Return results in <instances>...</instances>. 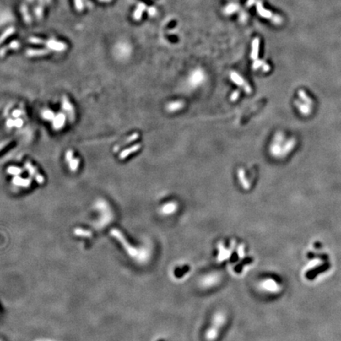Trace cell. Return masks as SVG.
I'll return each mask as SVG.
<instances>
[{
  "mask_svg": "<svg viewBox=\"0 0 341 341\" xmlns=\"http://www.w3.org/2000/svg\"><path fill=\"white\" fill-rule=\"evenodd\" d=\"M256 7H257V14H258L262 18L270 20L272 22H273L276 24H279L282 23V18H281L280 16H279V15L274 14L272 11L265 9L261 1H257V2L256 3Z\"/></svg>",
  "mask_w": 341,
  "mask_h": 341,
  "instance_id": "2",
  "label": "cell"
},
{
  "mask_svg": "<svg viewBox=\"0 0 341 341\" xmlns=\"http://www.w3.org/2000/svg\"><path fill=\"white\" fill-rule=\"evenodd\" d=\"M52 121H53L52 122L53 128L56 130H61L65 124L66 116L63 113H59Z\"/></svg>",
  "mask_w": 341,
  "mask_h": 341,
  "instance_id": "8",
  "label": "cell"
},
{
  "mask_svg": "<svg viewBox=\"0 0 341 341\" xmlns=\"http://www.w3.org/2000/svg\"><path fill=\"white\" fill-rule=\"evenodd\" d=\"M259 47H260V39L255 38L252 42V51L250 57L253 60H257L259 53Z\"/></svg>",
  "mask_w": 341,
  "mask_h": 341,
  "instance_id": "10",
  "label": "cell"
},
{
  "mask_svg": "<svg viewBox=\"0 0 341 341\" xmlns=\"http://www.w3.org/2000/svg\"><path fill=\"white\" fill-rule=\"evenodd\" d=\"M238 178H239V180L240 182L241 185L243 187L245 190H248L250 187V184L249 183L248 180H247L246 177L245 170L242 168H239L238 170Z\"/></svg>",
  "mask_w": 341,
  "mask_h": 341,
  "instance_id": "11",
  "label": "cell"
},
{
  "mask_svg": "<svg viewBox=\"0 0 341 341\" xmlns=\"http://www.w3.org/2000/svg\"><path fill=\"white\" fill-rule=\"evenodd\" d=\"M24 167H25V168L27 169V170L29 171L30 176H31L32 177H33V179H34L35 180L38 182V183H40V184L44 183V181H45L44 176H43L39 172V171H38L37 169L36 168V167H34V166L33 165V164H31L30 162L27 161V162L24 164Z\"/></svg>",
  "mask_w": 341,
  "mask_h": 341,
  "instance_id": "4",
  "label": "cell"
},
{
  "mask_svg": "<svg viewBox=\"0 0 341 341\" xmlns=\"http://www.w3.org/2000/svg\"><path fill=\"white\" fill-rule=\"evenodd\" d=\"M7 172H8L9 174L12 175V176H16L21 175V173L23 172V170L22 169L20 168V167H14V166H10V167H9L8 169H7Z\"/></svg>",
  "mask_w": 341,
  "mask_h": 341,
  "instance_id": "19",
  "label": "cell"
},
{
  "mask_svg": "<svg viewBox=\"0 0 341 341\" xmlns=\"http://www.w3.org/2000/svg\"><path fill=\"white\" fill-rule=\"evenodd\" d=\"M184 106V103L182 101H176V102L170 103L167 105V110L169 112H174L182 109Z\"/></svg>",
  "mask_w": 341,
  "mask_h": 341,
  "instance_id": "15",
  "label": "cell"
},
{
  "mask_svg": "<svg viewBox=\"0 0 341 341\" xmlns=\"http://www.w3.org/2000/svg\"><path fill=\"white\" fill-rule=\"evenodd\" d=\"M7 125L8 127H21L23 125V121L21 119H17L15 120H12V119H8V121L7 122Z\"/></svg>",
  "mask_w": 341,
  "mask_h": 341,
  "instance_id": "18",
  "label": "cell"
},
{
  "mask_svg": "<svg viewBox=\"0 0 341 341\" xmlns=\"http://www.w3.org/2000/svg\"><path fill=\"white\" fill-rule=\"evenodd\" d=\"M138 137H139V134H138V133H133V134L130 135V137H128L127 139L124 140L123 141H122L121 143H119V145H116V146L115 147V149H114V150H115V151H118V150L120 149L121 148L126 146V145H128L129 143H130V142H132V141H135V140L138 139Z\"/></svg>",
  "mask_w": 341,
  "mask_h": 341,
  "instance_id": "13",
  "label": "cell"
},
{
  "mask_svg": "<svg viewBox=\"0 0 341 341\" xmlns=\"http://www.w3.org/2000/svg\"><path fill=\"white\" fill-rule=\"evenodd\" d=\"M12 115H13V116H14V117H18V116L21 115V111H18V110H15L13 112V114H12Z\"/></svg>",
  "mask_w": 341,
  "mask_h": 341,
  "instance_id": "25",
  "label": "cell"
},
{
  "mask_svg": "<svg viewBox=\"0 0 341 341\" xmlns=\"http://www.w3.org/2000/svg\"><path fill=\"white\" fill-rule=\"evenodd\" d=\"M62 110L67 113V116H68L69 120L73 122V119H74L75 111H74V109H73V105H72L71 103L69 101L68 98H67V96H62Z\"/></svg>",
  "mask_w": 341,
  "mask_h": 341,
  "instance_id": "5",
  "label": "cell"
},
{
  "mask_svg": "<svg viewBox=\"0 0 341 341\" xmlns=\"http://www.w3.org/2000/svg\"><path fill=\"white\" fill-rule=\"evenodd\" d=\"M27 54L30 56H36V55H46L47 54V51L46 50H30Z\"/></svg>",
  "mask_w": 341,
  "mask_h": 341,
  "instance_id": "21",
  "label": "cell"
},
{
  "mask_svg": "<svg viewBox=\"0 0 341 341\" xmlns=\"http://www.w3.org/2000/svg\"><path fill=\"white\" fill-rule=\"evenodd\" d=\"M239 5L236 3H231L229 5L226 6L224 8V12L226 15H231L232 14L235 13L239 10Z\"/></svg>",
  "mask_w": 341,
  "mask_h": 341,
  "instance_id": "16",
  "label": "cell"
},
{
  "mask_svg": "<svg viewBox=\"0 0 341 341\" xmlns=\"http://www.w3.org/2000/svg\"><path fill=\"white\" fill-rule=\"evenodd\" d=\"M239 95H240V93H239V90H236V91H235L234 93H233L232 94H231V100H232V101L236 100H237L238 98H239Z\"/></svg>",
  "mask_w": 341,
  "mask_h": 341,
  "instance_id": "24",
  "label": "cell"
},
{
  "mask_svg": "<svg viewBox=\"0 0 341 341\" xmlns=\"http://www.w3.org/2000/svg\"><path fill=\"white\" fill-rule=\"evenodd\" d=\"M178 205L177 204L175 203V202H170V203L166 204L165 205L161 208L160 212L164 215H168L171 214V213H175L176 211V208H177Z\"/></svg>",
  "mask_w": 341,
  "mask_h": 341,
  "instance_id": "12",
  "label": "cell"
},
{
  "mask_svg": "<svg viewBox=\"0 0 341 341\" xmlns=\"http://www.w3.org/2000/svg\"><path fill=\"white\" fill-rule=\"evenodd\" d=\"M141 144H136V145H132V146H130V148H127V149H123L122 152H121L120 154H119V160L126 159V158H127V156H130V155H131V154H133V153L138 152V150L141 149Z\"/></svg>",
  "mask_w": 341,
  "mask_h": 341,
  "instance_id": "9",
  "label": "cell"
},
{
  "mask_svg": "<svg viewBox=\"0 0 341 341\" xmlns=\"http://www.w3.org/2000/svg\"><path fill=\"white\" fill-rule=\"evenodd\" d=\"M66 160H67V162H70V160H71L72 159H73L74 156H73V150H68V151L67 152V153H66Z\"/></svg>",
  "mask_w": 341,
  "mask_h": 341,
  "instance_id": "23",
  "label": "cell"
},
{
  "mask_svg": "<svg viewBox=\"0 0 341 341\" xmlns=\"http://www.w3.org/2000/svg\"><path fill=\"white\" fill-rule=\"evenodd\" d=\"M225 321V314L221 313V312H219V313L216 314V315H214L213 324H212L211 327L205 334V338H206L207 340L213 341L217 338L218 334L220 331V328L223 327Z\"/></svg>",
  "mask_w": 341,
  "mask_h": 341,
  "instance_id": "1",
  "label": "cell"
},
{
  "mask_svg": "<svg viewBox=\"0 0 341 341\" xmlns=\"http://www.w3.org/2000/svg\"><path fill=\"white\" fill-rule=\"evenodd\" d=\"M42 116H43V118L47 119V120H53L55 117L54 112L50 110H46L45 111L43 112Z\"/></svg>",
  "mask_w": 341,
  "mask_h": 341,
  "instance_id": "22",
  "label": "cell"
},
{
  "mask_svg": "<svg viewBox=\"0 0 341 341\" xmlns=\"http://www.w3.org/2000/svg\"><path fill=\"white\" fill-rule=\"evenodd\" d=\"M260 67H262V70L265 72H268L270 70V67L265 62H264L263 60H255L254 63L253 65V68L254 70H257Z\"/></svg>",
  "mask_w": 341,
  "mask_h": 341,
  "instance_id": "17",
  "label": "cell"
},
{
  "mask_svg": "<svg viewBox=\"0 0 341 341\" xmlns=\"http://www.w3.org/2000/svg\"><path fill=\"white\" fill-rule=\"evenodd\" d=\"M68 164H69V167H70V170H71L72 171H75V170H78V167H79V164H80L79 159L77 157H73V159L70 161V162H68Z\"/></svg>",
  "mask_w": 341,
  "mask_h": 341,
  "instance_id": "20",
  "label": "cell"
},
{
  "mask_svg": "<svg viewBox=\"0 0 341 341\" xmlns=\"http://www.w3.org/2000/svg\"><path fill=\"white\" fill-rule=\"evenodd\" d=\"M111 233L112 235L115 236V237H116V239H117L118 240L122 243V245L123 246L124 248L126 249V250L128 252V253L130 255V256H131V257H137V256H138V250H137L135 248H133L132 246L130 245V243L126 240L125 238L123 237L122 234L119 231V230L112 229L111 231Z\"/></svg>",
  "mask_w": 341,
  "mask_h": 341,
  "instance_id": "3",
  "label": "cell"
},
{
  "mask_svg": "<svg viewBox=\"0 0 341 341\" xmlns=\"http://www.w3.org/2000/svg\"><path fill=\"white\" fill-rule=\"evenodd\" d=\"M204 79H205V74H204L203 70L201 69H197L192 72L191 75L189 78V81L193 85H198V84H200L204 81Z\"/></svg>",
  "mask_w": 341,
  "mask_h": 341,
  "instance_id": "7",
  "label": "cell"
},
{
  "mask_svg": "<svg viewBox=\"0 0 341 341\" xmlns=\"http://www.w3.org/2000/svg\"><path fill=\"white\" fill-rule=\"evenodd\" d=\"M230 78H231V79L236 84H238L239 86L243 87L246 93H251V88H250V85H249V84L244 81L243 78L241 76H239L237 73H235V72H231V73H230Z\"/></svg>",
  "mask_w": 341,
  "mask_h": 341,
  "instance_id": "6",
  "label": "cell"
},
{
  "mask_svg": "<svg viewBox=\"0 0 341 341\" xmlns=\"http://www.w3.org/2000/svg\"><path fill=\"white\" fill-rule=\"evenodd\" d=\"M12 182L14 185L21 187H29L31 184V180L30 179H23V178L19 177L18 176H15L12 180Z\"/></svg>",
  "mask_w": 341,
  "mask_h": 341,
  "instance_id": "14",
  "label": "cell"
}]
</instances>
